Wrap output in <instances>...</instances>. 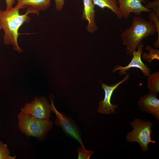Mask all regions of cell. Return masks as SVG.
I'll use <instances>...</instances> for the list:
<instances>
[{"label": "cell", "instance_id": "ffe728a7", "mask_svg": "<svg viewBox=\"0 0 159 159\" xmlns=\"http://www.w3.org/2000/svg\"><path fill=\"white\" fill-rule=\"evenodd\" d=\"M55 8L57 11H61L63 7L64 0H54Z\"/></svg>", "mask_w": 159, "mask_h": 159}, {"label": "cell", "instance_id": "9a60e30c", "mask_svg": "<svg viewBox=\"0 0 159 159\" xmlns=\"http://www.w3.org/2000/svg\"><path fill=\"white\" fill-rule=\"evenodd\" d=\"M145 49L148 51V53L145 52L142 54V57L146 60L149 64L151 63L154 59L159 60V50L156 48H153L151 46L148 45L145 47Z\"/></svg>", "mask_w": 159, "mask_h": 159}, {"label": "cell", "instance_id": "2e32d148", "mask_svg": "<svg viewBox=\"0 0 159 159\" xmlns=\"http://www.w3.org/2000/svg\"><path fill=\"white\" fill-rule=\"evenodd\" d=\"M148 18L149 21L152 22L156 26L157 32L158 33V38L157 40L154 42L153 46L154 47L157 49L159 48V17L153 12L149 13Z\"/></svg>", "mask_w": 159, "mask_h": 159}, {"label": "cell", "instance_id": "7402d4cb", "mask_svg": "<svg viewBox=\"0 0 159 159\" xmlns=\"http://www.w3.org/2000/svg\"><path fill=\"white\" fill-rule=\"evenodd\" d=\"M2 10H0V30L2 29L1 24V18Z\"/></svg>", "mask_w": 159, "mask_h": 159}, {"label": "cell", "instance_id": "6da1fadb", "mask_svg": "<svg viewBox=\"0 0 159 159\" xmlns=\"http://www.w3.org/2000/svg\"><path fill=\"white\" fill-rule=\"evenodd\" d=\"M19 9L14 7L9 10H2L1 24L2 29L4 32L3 37L4 44L12 45L13 49L20 53L22 50L17 42L19 28L24 23L30 21V18L28 16L29 13L39 14L30 6L27 9L26 13L23 14H20Z\"/></svg>", "mask_w": 159, "mask_h": 159}, {"label": "cell", "instance_id": "52a82bcc", "mask_svg": "<svg viewBox=\"0 0 159 159\" xmlns=\"http://www.w3.org/2000/svg\"><path fill=\"white\" fill-rule=\"evenodd\" d=\"M50 109L56 115L54 124L61 127L66 134L76 140L81 147L85 148L77 128L68 117L59 112L56 109L52 100L50 104Z\"/></svg>", "mask_w": 159, "mask_h": 159}, {"label": "cell", "instance_id": "d6986e66", "mask_svg": "<svg viewBox=\"0 0 159 159\" xmlns=\"http://www.w3.org/2000/svg\"><path fill=\"white\" fill-rule=\"evenodd\" d=\"M145 6L148 9H151L152 12L159 17V0H155L152 1H148Z\"/></svg>", "mask_w": 159, "mask_h": 159}, {"label": "cell", "instance_id": "ac0fdd59", "mask_svg": "<svg viewBox=\"0 0 159 159\" xmlns=\"http://www.w3.org/2000/svg\"><path fill=\"white\" fill-rule=\"evenodd\" d=\"M78 152V159H89L90 157L94 153L92 150H87L81 147L77 149Z\"/></svg>", "mask_w": 159, "mask_h": 159}, {"label": "cell", "instance_id": "ba28073f", "mask_svg": "<svg viewBox=\"0 0 159 159\" xmlns=\"http://www.w3.org/2000/svg\"><path fill=\"white\" fill-rule=\"evenodd\" d=\"M144 45L141 42L137 48V50L134 52L133 54L132 58L130 62L126 66L122 67L117 65L113 68L112 72L114 73L118 70L119 71L118 73L119 75L123 76L126 74V71L132 68L139 69L142 72L144 75L148 77L150 74L151 72L150 69L142 61L141 57L143 52V48Z\"/></svg>", "mask_w": 159, "mask_h": 159}, {"label": "cell", "instance_id": "8992f818", "mask_svg": "<svg viewBox=\"0 0 159 159\" xmlns=\"http://www.w3.org/2000/svg\"><path fill=\"white\" fill-rule=\"evenodd\" d=\"M129 77L130 73H127L120 81L116 84L110 85H108L101 82L102 87L105 92V97L104 99L100 101L98 103L97 111L99 113L109 115L116 113L115 110L118 108V106L117 105L111 103L112 96L114 91L119 85L127 81Z\"/></svg>", "mask_w": 159, "mask_h": 159}, {"label": "cell", "instance_id": "277c9868", "mask_svg": "<svg viewBox=\"0 0 159 159\" xmlns=\"http://www.w3.org/2000/svg\"><path fill=\"white\" fill-rule=\"evenodd\" d=\"M131 124L133 130L127 133L126 136L127 141L131 143L137 142L143 152L147 151L149 150L148 145L149 143H156L151 138V128L153 125V123L140 118H135L131 122Z\"/></svg>", "mask_w": 159, "mask_h": 159}, {"label": "cell", "instance_id": "8fae6325", "mask_svg": "<svg viewBox=\"0 0 159 159\" xmlns=\"http://www.w3.org/2000/svg\"><path fill=\"white\" fill-rule=\"evenodd\" d=\"M84 8L81 15L82 19L88 21L86 27L87 32L93 33L98 29L95 21V5L92 0H83Z\"/></svg>", "mask_w": 159, "mask_h": 159}, {"label": "cell", "instance_id": "5bb4252c", "mask_svg": "<svg viewBox=\"0 0 159 159\" xmlns=\"http://www.w3.org/2000/svg\"><path fill=\"white\" fill-rule=\"evenodd\" d=\"M147 85L150 92L157 94L159 92V72L157 71L148 77Z\"/></svg>", "mask_w": 159, "mask_h": 159}, {"label": "cell", "instance_id": "e0dca14e", "mask_svg": "<svg viewBox=\"0 0 159 159\" xmlns=\"http://www.w3.org/2000/svg\"><path fill=\"white\" fill-rule=\"evenodd\" d=\"M16 157L11 156L7 145L0 141V159H15Z\"/></svg>", "mask_w": 159, "mask_h": 159}, {"label": "cell", "instance_id": "7c38bea8", "mask_svg": "<svg viewBox=\"0 0 159 159\" xmlns=\"http://www.w3.org/2000/svg\"><path fill=\"white\" fill-rule=\"evenodd\" d=\"M17 4L14 7L19 9L26 8L28 6L39 14L40 11L47 9L50 6L51 0H16Z\"/></svg>", "mask_w": 159, "mask_h": 159}, {"label": "cell", "instance_id": "30bf717a", "mask_svg": "<svg viewBox=\"0 0 159 159\" xmlns=\"http://www.w3.org/2000/svg\"><path fill=\"white\" fill-rule=\"evenodd\" d=\"M139 108L144 112L149 113L159 120V100L157 94L150 92L142 96L138 102Z\"/></svg>", "mask_w": 159, "mask_h": 159}, {"label": "cell", "instance_id": "3957f363", "mask_svg": "<svg viewBox=\"0 0 159 159\" xmlns=\"http://www.w3.org/2000/svg\"><path fill=\"white\" fill-rule=\"evenodd\" d=\"M17 117L20 130L27 137L32 136L38 139L43 138L53 126V122L49 119L37 118L21 112L18 115Z\"/></svg>", "mask_w": 159, "mask_h": 159}, {"label": "cell", "instance_id": "9c48e42d", "mask_svg": "<svg viewBox=\"0 0 159 159\" xmlns=\"http://www.w3.org/2000/svg\"><path fill=\"white\" fill-rule=\"evenodd\" d=\"M118 9L122 18L127 19L131 13L138 15L143 12H150L152 10L146 8L142 4L143 0H117Z\"/></svg>", "mask_w": 159, "mask_h": 159}, {"label": "cell", "instance_id": "4fadbf2b", "mask_svg": "<svg viewBox=\"0 0 159 159\" xmlns=\"http://www.w3.org/2000/svg\"><path fill=\"white\" fill-rule=\"evenodd\" d=\"M94 5H97L102 9L107 8L111 10L119 19L122 17L119 12L117 0H92Z\"/></svg>", "mask_w": 159, "mask_h": 159}, {"label": "cell", "instance_id": "5b68a950", "mask_svg": "<svg viewBox=\"0 0 159 159\" xmlns=\"http://www.w3.org/2000/svg\"><path fill=\"white\" fill-rule=\"evenodd\" d=\"M21 110L24 114L44 120L49 119L51 111L48 100L42 97H35L31 102L26 104Z\"/></svg>", "mask_w": 159, "mask_h": 159}, {"label": "cell", "instance_id": "44dd1931", "mask_svg": "<svg viewBox=\"0 0 159 159\" xmlns=\"http://www.w3.org/2000/svg\"><path fill=\"white\" fill-rule=\"evenodd\" d=\"M16 0H5L6 5V10H9L13 7V5L14 4Z\"/></svg>", "mask_w": 159, "mask_h": 159}, {"label": "cell", "instance_id": "7a4b0ae2", "mask_svg": "<svg viewBox=\"0 0 159 159\" xmlns=\"http://www.w3.org/2000/svg\"><path fill=\"white\" fill-rule=\"evenodd\" d=\"M157 32L156 26L150 21L139 16L133 17L130 26L121 34V39L126 47V54L132 57L133 53L145 38Z\"/></svg>", "mask_w": 159, "mask_h": 159}]
</instances>
